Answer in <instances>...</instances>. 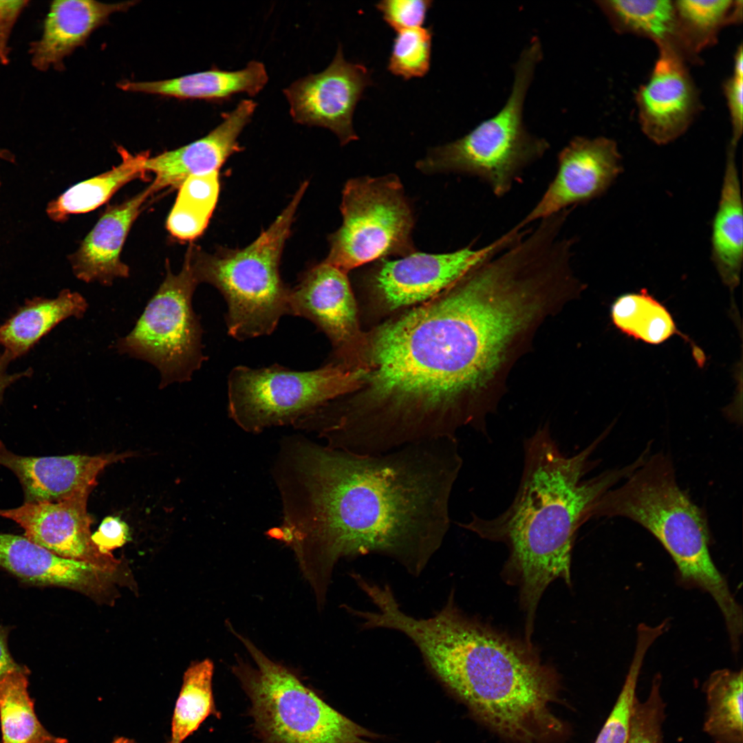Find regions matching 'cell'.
Segmentation results:
<instances>
[{"label":"cell","mask_w":743,"mask_h":743,"mask_svg":"<svg viewBox=\"0 0 743 743\" xmlns=\"http://www.w3.org/2000/svg\"><path fill=\"white\" fill-rule=\"evenodd\" d=\"M462 464L457 438L360 455L286 437L272 468L282 521L268 535L292 549L319 607L342 559L380 554L418 577L450 528Z\"/></svg>","instance_id":"obj_1"},{"label":"cell","mask_w":743,"mask_h":743,"mask_svg":"<svg viewBox=\"0 0 743 743\" xmlns=\"http://www.w3.org/2000/svg\"><path fill=\"white\" fill-rule=\"evenodd\" d=\"M376 623L417 647L436 679L479 721L513 743H546L561 735L550 704L556 678L531 648L464 614L451 592L440 610L417 618L391 599Z\"/></svg>","instance_id":"obj_2"},{"label":"cell","mask_w":743,"mask_h":743,"mask_svg":"<svg viewBox=\"0 0 743 743\" xmlns=\"http://www.w3.org/2000/svg\"><path fill=\"white\" fill-rule=\"evenodd\" d=\"M611 429H606L579 453L568 455L561 451L549 426L540 427L524 441L521 477L510 506L495 517L472 513L467 522L458 523L508 548L505 572L519 587L528 634L532 632L536 608L548 585L557 579L571 584L574 538L592 518L595 504L645 461L641 454L622 468L585 479L596 464L592 455Z\"/></svg>","instance_id":"obj_3"},{"label":"cell","mask_w":743,"mask_h":743,"mask_svg":"<svg viewBox=\"0 0 743 743\" xmlns=\"http://www.w3.org/2000/svg\"><path fill=\"white\" fill-rule=\"evenodd\" d=\"M622 517L649 531L667 551L681 580L709 593L730 634L742 629V610L710 553L711 534L704 511L680 487L670 457L649 455L595 504L593 517Z\"/></svg>","instance_id":"obj_4"},{"label":"cell","mask_w":743,"mask_h":743,"mask_svg":"<svg viewBox=\"0 0 743 743\" xmlns=\"http://www.w3.org/2000/svg\"><path fill=\"white\" fill-rule=\"evenodd\" d=\"M307 187L308 182H303L272 224L247 247L213 254L193 244L187 250L198 283H208L223 296L227 332L236 340L270 335L289 314L290 288L281 278L279 263Z\"/></svg>","instance_id":"obj_5"},{"label":"cell","mask_w":743,"mask_h":743,"mask_svg":"<svg viewBox=\"0 0 743 743\" xmlns=\"http://www.w3.org/2000/svg\"><path fill=\"white\" fill-rule=\"evenodd\" d=\"M541 55L539 40L532 38L516 63L511 91L503 107L463 137L430 149L417 168L428 174L477 177L495 196L506 195L524 170L550 147L546 139L530 133L523 120L526 94Z\"/></svg>","instance_id":"obj_6"},{"label":"cell","mask_w":743,"mask_h":743,"mask_svg":"<svg viewBox=\"0 0 743 743\" xmlns=\"http://www.w3.org/2000/svg\"><path fill=\"white\" fill-rule=\"evenodd\" d=\"M230 629L253 661L252 665L237 660L232 669L250 699L255 730L262 743H375L378 739Z\"/></svg>","instance_id":"obj_7"},{"label":"cell","mask_w":743,"mask_h":743,"mask_svg":"<svg viewBox=\"0 0 743 743\" xmlns=\"http://www.w3.org/2000/svg\"><path fill=\"white\" fill-rule=\"evenodd\" d=\"M363 369L354 364L331 362L310 371L274 364L252 368L238 365L228 376V413L243 431L293 425L336 398L356 390Z\"/></svg>","instance_id":"obj_8"},{"label":"cell","mask_w":743,"mask_h":743,"mask_svg":"<svg viewBox=\"0 0 743 743\" xmlns=\"http://www.w3.org/2000/svg\"><path fill=\"white\" fill-rule=\"evenodd\" d=\"M198 282L186 255L175 274L167 265L164 279L149 301L131 332L113 347L152 364L160 372L159 387L184 383L202 365L203 329L193 307Z\"/></svg>","instance_id":"obj_9"},{"label":"cell","mask_w":743,"mask_h":743,"mask_svg":"<svg viewBox=\"0 0 743 743\" xmlns=\"http://www.w3.org/2000/svg\"><path fill=\"white\" fill-rule=\"evenodd\" d=\"M341 211L342 224L329 237L330 251L323 261L347 273L369 262L415 252L413 215L397 176L349 180Z\"/></svg>","instance_id":"obj_10"},{"label":"cell","mask_w":743,"mask_h":743,"mask_svg":"<svg viewBox=\"0 0 743 743\" xmlns=\"http://www.w3.org/2000/svg\"><path fill=\"white\" fill-rule=\"evenodd\" d=\"M519 239L511 229L484 247L471 246L444 254L413 252L396 260L377 261L368 286L388 310L417 305L444 292L472 269L504 251Z\"/></svg>","instance_id":"obj_11"},{"label":"cell","mask_w":743,"mask_h":743,"mask_svg":"<svg viewBox=\"0 0 743 743\" xmlns=\"http://www.w3.org/2000/svg\"><path fill=\"white\" fill-rule=\"evenodd\" d=\"M372 83L367 68L346 61L339 45L325 70L295 80L283 91L295 122L327 128L344 145L358 138L353 114L365 88Z\"/></svg>","instance_id":"obj_12"},{"label":"cell","mask_w":743,"mask_h":743,"mask_svg":"<svg viewBox=\"0 0 743 743\" xmlns=\"http://www.w3.org/2000/svg\"><path fill=\"white\" fill-rule=\"evenodd\" d=\"M557 162L554 178L519 227L599 197L623 171L617 144L605 137L572 138Z\"/></svg>","instance_id":"obj_13"},{"label":"cell","mask_w":743,"mask_h":743,"mask_svg":"<svg viewBox=\"0 0 743 743\" xmlns=\"http://www.w3.org/2000/svg\"><path fill=\"white\" fill-rule=\"evenodd\" d=\"M289 314L309 320L330 341L337 363H347L359 347L355 299L347 272L325 261L312 266L290 288Z\"/></svg>","instance_id":"obj_14"},{"label":"cell","mask_w":743,"mask_h":743,"mask_svg":"<svg viewBox=\"0 0 743 743\" xmlns=\"http://www.w3.org/2000/svg\"><path fill=\"white\" fill-rule=\"evenodd\" d=\"M89 493L56 502H24L17 508L0 509V517L18 524L24 537L52 552L113 575L120 561L111 554L102 553L91 540L92 520L87 510Z\"/></svg>","instance_id":"obj_15"},{"label":"cell","mask_w":743,"mask_h":743,"mask_svg":"<svg viewBox=\"0 0 743 743\" xmlns=\"http://www.w3.org/2000/svg\"><path fill=\"white\" fill-rule=\"evenodd\" d=\"M648 80L636 95L638 122L653 142L670 143L691 126L701 108L688 64L669 48H659Z\"/></svg>","instance_id":"obj_16"},{"label":"cell","mask_w":743,"mask_h":743,"mask_svg":"<svg viewBox=\"0 0 743 743\" xmlns=\"http://www.w3.org/2000/svg\"><path fill=\"white\" fill-rule=\"evenodd\" d=\"M131 453L34 457L15 454L0 440V465L19 479L25 502H56L90 492L99 473Z\"/></svg>","instance_id":"obj_17"},{"label":"cell","mask_w":743,"mask_h":743,"mask_svg":"<svg viewBox=\"0 0 743 743\" xmlns=\"http://www.w3.org/2000/svg\"><path fill=\"white\" fill-rule=\"evenodd\" d=\"M257 106L250 99L241 100L236 107L222 114V122L205 136L182 147L149 157L147 172H153L158 191L178 188L190 176L218 171L226 160L242 150L238 138L250 122Z\"/></svg>","instance_id":"obj_18"},{"label":"cell","mask_w":743,"mask_h":743,"mask_svg":"<svg viewBox=\"0 0 743 743\" xmlns=\"http://www.w3.org/2000/svg\"><path fill=\"white\" fill-rule=\"evenodd\" d=\"M158 192L152 182L124 202L109 206L69 259L75 276L86 282L111 286L127 278L129 268L120 253L129 230L148 198Z\"/></svg>","instance_id":"obj_19"},{"label":"cell","mask_w":743,"mask_h":743,"mask_svg":"<svg viewBox=\"0 0 743 743\" xmlns=\"http://www.w3.org/2000/svg\"><path fill=\"white\" fill-rule=\"evenodd\" d=\"M0 567L21 581L100 594L111 574L85 562L60 557L24 536L0 533Z\"/></svg>","instance_id":"obj_20"},{"label":"cell","mask_w":743,"mask_h":743,"mask_svg":"<svg viewBox=\"0 0 743 743\" xmlns=\"http://www.w3.org/2000/svg\"><path fill=\"white\" fill-rule=\"evenodd\" d=\"M136 1L106 3L93 0H56L50 7L42 36L30 45L32 63L41 71L61 69L64 58L83 45L115 12L127 11Z\"/></svg>","instance_id":"obj_21"},{"label":"cell","mask_w":743,"mask_h":743,"mask_svg":"<svg viewBox=\"0 0 743 743\" xmlns=\"http://www.w3.org/2000/svg\"><path fill=\"white\" fill-rule=\"evenodd\" d=\"M268 76L265 65L251 61L243 69L227 71L213 67L210 70L173 78L154 81L125 80L117 86L125 91L160 95L182 100L224 101L246 93L254 96L266 85Z\"/></svg>","instance_id":"obj_22"},{"label":"cell","mask_w":743,"mask_h":743,"mask_svg":"<svg viewBox=\"0 0 743 743\" xmlns=\"http://www.w3.org/2000/svg\"><path fill=\"white\" fill-rule=\"evenodd\" d=\"M729 146L724 179L711 235V256L722 282L731 291L738 286L743 257V212L735 160Z\"/></svg>","instance_id":"obj_23"},{"label":"cell","mask_w":743,"mask_h":743,"mask_svg":"<svg viewBox=\"0 0 743 743\" xmlns=\"http://www.w3.org/2000/svg\"><path fill=\"white\" fill-rule=\"evenodd\" d=\"M88 308L78 292L65 289L54 299H36L0 327V344L10 359L26 352L39 338L69 317L82 318Z\"/></svg>","instance_id":"obj_24"},{"label":"cell","mask_w":743,"mask_h":743,"mask_svg":"<svg viewBox=\"0 0 743 743\" xmlns=\"http://www.w3.org/2000/svg\"><path fill=\"white\" fill-rule=\"evenodd\" d=\"M597 6L618 33L653 41L659 48H669L683 59L674 1L599 0Z\"/></svg>","instance_id":"obj_25"},{"label":"cell","mask_w":743,"mask_h":743,"mask_svg":"<svg viewBox=\"0 0 743 743\" xmlns=\"http://www.w3.org/2000/svg\"><path fill=\"white\" fill-rule=\"evenodd\" d=\"M118 151L122 159L118 166L72 186L50 202L46 209L50 218L61 222L70 215L89 212L106 202L127 183L144 177L149 151L132 154L122 147H118Z\"/></svg>","instance_id":"obj_26"},{"label":"cell","mask_w":743,"mask_h":743,"mask_svg":"<svg viewBox=\"0 0 743 743\" xmlns=\"http://www.w3.org/2000/svg\"><path fill=\"white\" fill-rule=\"evenodd\" d=\"M742 1H674L678 32L687 63L700 61V52L715 43L721 30L742 19Z\"/></svg>","instance_id":"obj_27"},{"label":"cell","mask_w":743,"mask_h":743,"mask_svg":"<svg viewBox=\"0 0 743 743\" xmlns=\"http://www.w3.org/2000/svg\"><path fill=\"white\" fill-rule=\"evenodd\" d=\"M29 670L25 666L0 679V722L2 743H67L41 724L30 697Z\"/></svg>","instance_id":"obj_28"},{"label":"cell","mask_w":743,"mask_h":743,"mask_svg":"<svg viewBox=\"0 0 743 743\" xmlns=\"http://www.w3.org/2000/svg\"><path fill=\"white\" fill-rule=\"evenodd\" d=\"M704 731L715 743H743L742 671L716 670L704 683Z\"/></svg>","instance_id":"obj_29"},{"label":"cell","mask_w":743,"mask_h":743,"mask_svg":"<svg viewBox=\"0 0 743 743\" xmlns=\"http://www.w3.org/2000/svg\"><path fill=\"white\" fill-rule=\"evenodd\" d=\"M610 316L623 334L649 344H660L674 334L682 335L667 308L645 289L618 297L611 305Z\"/></svg>","instance_id":"obj_30"},{"label":"cell","mask_w":743,"mask_h":743,"mask_svg":"<svg viewBox=\"0 0 743 743\" xmlns=\"http://www.w3.org/2000/svg\"><path fill=\"white\" fill-rule=\"evenodd\" d=\"M219 193L218 171L190 176L179 187L166 228L177 240L191 241L206 229Z\"/></svg>","instance_id":"obj_31"},{"label":"cell","mask_w":743,"mask_h":743,"mask_svg":"<svg viewBox=\"0 0 743 743\" xmlns=\"http://www.w3.org/2000/svg\"><path fill=\"white\" fill-rule=\"evenodd\" d=\"M213 671L210 659L193 663L186 670L166 743H182L207 718L219 715L213 692Z\"/></svg>","instance_id":"obj_32"},{"label":"cell","mask_w":743,"mask_h":743,"mask_svg":"<svg viewBox=\"0 0 743 743\" xmlns=\"http://www.w3.org/2000/svg\"><path fill=\"white\" fill-rule=\"evenodd\" d=\"M662 634L657 626L640 623L637 627V638L634 656L616 702L599 732L594 743H626L629 720L636 696L639 674L646 653Z\"/></svg>","instance_id":"obj_33"},{"label":"cell","mask_w":743,"mask_h":743,"mask_svg":"<svg viewBox=\"0 0 743 743\" xmlns=\"http://www.w3.org/2000/svg\"><path fill=\"white\" fill-rule=\"evenodd\" d=\"M432 38L431 28L418 27L397 32L388 70L405 80L425 76L431 65Z\"/></svg>","instance_id":"obj_34"},{"label":"cell","mask_w":743,"mask_h":743,"mask_svg":"<svg viewBox=\"0 0 743 743\" xmlns=\"http://www.w3.org/2000/svg\"><path fill=\"white\" fill-rule=\"evenodd\" d=\"M661 676H654L649 696L644 702L635 699L626 743H663L662 725L665 718L660 694Z\"/></svg>","instance_id":"obj_35"},{"label":"cell","mask_w":743,"mask_h":743,"mask_svg":"<svg viewBox=\"0 0 743 743\" xmlns=\"http://www.w3.org/2000/svg\"><path fill=\"white\" fill-rule=\"evenodd\" d=\"M431 0H384L375 6L396 32L422 27L432 6Z\"/></svg>","instance_id":"obj_36"},{"label":"cell","mask_w":743,"mask_h":743,"mask_svg":"<svg viewBox=\"0 0 743 743\" xmlns=\"http://www.w3.org/2000/svg\"><path fill=\"white\" fill-rule=\"evenodd\" d=\"M724 91L729 110L732 138L731 144L737 146L743 129V53L737 49L734 58L733 74L724 83Z\"/></svg>","instance_id":"obj_37"},{"label":"cell","mask_w":743,"mask_h":743,"mask_svg":"<svg viewBox=\"0 0 743 743\" xmlns=\"http://www.w3.org/2000/svg\"><path fill=\"white\" fill-rule=\"evenodd\" d=\"M129 537L127 524L119 517L111 516L105 517L98 530L91 534L93 543L103 554H111V550L122 546Z\"/></svg>","instance_id":"obj_38"},{"label":"cell","mask_w":743,"mask_h":743,"mask_svg":"<svg viewBox=\"0 0 743 743\" xmlns=\"http://www.w3.org/2000/svg\"><path fill=\"white\" fill-rule=\"evenodd\" d=\"M27 3L26 1H0V61L3 63L8 60L7 43L11 29Z\"/></svg>","instance_id":"obj_39"},{"label":"cell","mask_w":743,"mask_h":743,"mask_svg":"<svg viewBox=\"0 0 743 743\" xmlns=\"http://www.w3.org/2000/svg\"><path fill=\"white\" fill-rule=\"evenodd\" d=\"M9 632V627H0V679L8 673L21 666L14 661L9 652L8 647Z\"/></svg>","instance_id":"obj_40"},{"label":"cell","mask_w":743,"mask_h":743,"mask_svg":"<svg viewBox=\"0 0 743 743\" xmlns=\"http://www.w3.org/2000/svg\"><path fill=\"white\" fill-rule=\"evenodd\" d=\"M10 360L4 353L0 356V398L6 387L14 379L13 376L6 372V366Z\"/></svg>","instance_id":"obj_41"},{"label":"cell","mask_w":743,"mask_h":743,"mask_svg":"<svg viewBox=\"0 0 743 743\" xmlns=\"http://www.w3.org/2000/svg\"><path fill=\"white\" fill-rule=\"evenodd\" d=\"M112 743H137V742H136L133 740H131V739L127 738V737H119L115 739L113 741Z\"/></svg>","instance_id":"obj_42"}]
</instances>
